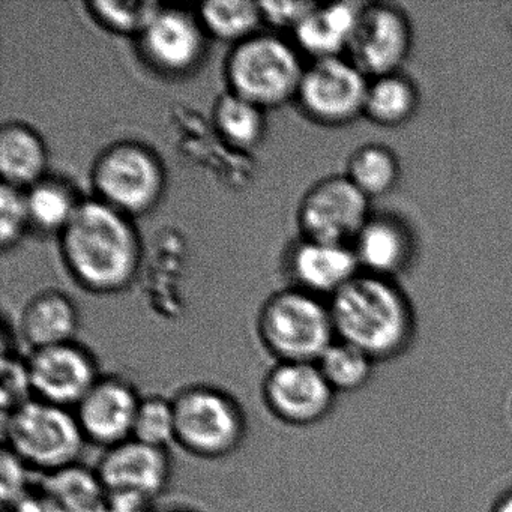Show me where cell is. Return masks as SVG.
<instances>
[{
    "mask_svg": "<svg viewBox=\"0 0 512 512\" xmlns=\"http://www.w3.org/2000/svg\"><path fill=\"white\" fill-rule=\"evenodd\" d=\"M58 238L68 274L88 292H122L139 274L142 239L133 218L95 197L82 200Z\"/></svg>",
    "mask_w": 512,
    "mask_h": 512,
    "instance_id": "1",
    "label": "cell"
},
{
    "mask_svg": "<svg viewBox=\"0 0 512 512\" xmlns=\"http://www.w3.org/2000/svg\"><path fill=\"white\" fill-rule=\"evenodd\" d=\"M328 302L337 340L367 353L376 364L395 361L413 346L415 310L394 278L359 272Z\"/></svg>",
    "mask_w": 512,
    "mask_h": 512,
    "instance_id": "2",
    "label": "cell"
},
{
    "mask_svg": "<svg viewBox=\"0 0 512 512\" xmlns=\"http://www.w3.org/2000/svg\"><path fill=\"white\" fill-rule=\"evenodd\" d=\"M175 443L191 457L218 461L244 445L248 419L235 395L211 383H190L172 397Z\"/></svg>",
    "mask_w": 512,
    "mask_h": 512,
    "instance_id": "3",
    "label": "cell"
},
{
    "mask_svg": "<svg viewBox=\"0 0 512 512\" xmlns=\"http://www.w3.org/2000/svg\"><path fill=\"white\" fill-rule=\"evenodd\" d=\"M256 329L275 362L317 364L337 341L329 302L295 286L278 290L263 302Z\"/></svg>",
    "mask_w": 512,
    "mask_h": 512,
    "instance_id": "4",
    "label": "cell"
},
{
    "mask_svg": "<svg viewBox=\"0 0 512 512\" xmlns=\"http://www.w3.org/2000/svg\"><path fill=\"white\" fill-rule=\"evenodd\" d=\"M305 67L295 43L260 31L232 46L224 62V79L227 91L268 112L296 100Z\"/></svg>",
    "mask_w": 512,
    "mask_h": 512,
    "instance_id": "5",
    "label": "cell"
},
{
    "mask_svg": "<svg viewBox=\"0 0 512 512\" xmlns=\"http://www.w3.org/2000/svg\"><path fill=\"white\" fill-rule=\"evenodd\" d=\"M4 433L5 448L40 476L80 463L88 445L74 410L37 398L5 413Z\"/></svg>",
    "mask_w": 512,
    "mask_h": 512,
    "instance_id": "6",
    "label": "cell"
},
{
    "mask_svg": "<svg viewBox=\"0 0 512 512\" xmlns=\"http://www.w3.org/2000/svg\"><path fill=\"white\" fill-rule=\"evenodd\" d=\"M91 184L95 199L134 220L160 205L167 185L166 167L145 143L121 140L95 157Z\"/></svg>",
    "mask_w": 512,
    "mask_h": 512,
    "instance_id": "7",
    "label": "cell"
},
{
    "mask_svg": "<svg viewBox=\"0 0 512 512\" xmlns=\"http://www.w3.org/2000/svg\"><path fill=\"white\" fill-rule=\"evenodd\" d=\"M260 398L269 415L292 428H310L334 412L337 394L317 364L274 362L263 376Z\"/></svg>",
    "mask_w": 512,
    "mask_h": 512,
    "instance_id": "8",
    "label": "cell"
},
{
    "mask_svg": "<svg viewBox=\"0 0 512 512\" xmlns=\"http://www.w3.org/2000/svg\"><path fill=\"white\" fill-rule=\"evenodd\" d=\"M368 82L370 79L344 56L311 61L295 101L314 124L341 127L364 116Z\"/></svg>",
    "mask_w": 512,
    "mask_h": 512,
    "instance_id": "9",
    "label": "cell"
},
{
    "mask_svg": "<svg viewBox=\"0 0 512 512\" xmlns=\"http://www.w3.org/2000/svg\"><path fill=\"white\" fill-rule=\"evenodd\" d=\"M371 215L370 199L346 175H334L308 188L298 224L302 238L352 245Z\"/></svg>",
    "mask_w": 512,
    "mask_h": 512,
    "instance_id": "10",
    "label": "cell"
},
{
    "mask_svg": "<svg viewBox=\"0 0 512 512\" xmlns=\"http://www.w3.org/2000/svg\"><path fill=\"white\" fill-rule=\"evenodd\" d=\"M208 38L197 13L163 5L136 38L137 53L158 76L182 79L202 67Z\"/></svg>",
    "mask_w": 512,
    "mask_h": 512,
    "instance_id": "11",
    "label": "cell"
},
{
    "mask_svg": "<svg viewBox=\"0 0 512 512\" xmlns=\"http://www.w3.org/2000/svg\"><path fill=\"white\" fill-rule=\"evenodd\" d=\"M413 29L406 11L389 2L362 5L347 58L368 77L401 71L412 50Z\"/></svg>",
    "mask_w": 512,
    "mask_h": 512,
    "instance_id": "12",
    "label": "cell"
},
{
    "mask_svg": "<svg viewBox=\"0 0 512 512\" xmlns=\"http://www.w3.org/2000/svg\"><path fill=\"white\" fill-rule=\"evenodd\" d=\"M26 362L34 398L65 409H76L103 376L97 356L76 340L34 350Z\"/></svg>",
    "mask_w": 512,
    "mask_h": 512,
    "instance_id": "13",
    "label": "cell"
},
{
    "mask_svg": "<svg viewBox=\"0 0 512 512\" xmlns=\"http://www.w3.org/2000/svg\"><path fill=\"white\" fill-rule=\"evenodd\" d=\"M140 398L130 380L118 374H103L74 409L88 445L106 451L133 439Z\"/></svg>",
    "mask_w": 512,
    "mask_h": 512,
    "instance_id": "14",
    "label": "cell"
},
{
    "mask_svg": "<svg viewBox=\"0 0 512 512\" xmlns=\"http://www.w3.org/2000/svg\"><path fill=\"white\" fill-rule=\"evenodd\" d=\"M107 493H130L157 500L172 482L169 449L136 439L106 449L95 466Z\"/></svg>",
    "mask_w": 512,
    "mask_h": 512,
    "instance_id": "15",
    "label": "cell"
},
{
    "mask_svg": "<svg viewBox=\"0 0 512 512\" xmlns=\"http://www.w3.org/2000/svg\"><path fill=\"white\" fill-rule=\"evenodd\" d=\"M286 265L295 287L329 299L361 272L352 245L307 238L290 248Z\"/></svg>",
    "mask_w": 512,
    "mask_h": 512,
    "instance_id": "16",
    "label": "cell"
},
{
    "mask_svg": "<svg viewBox=\"0 0 512 512\" xmlns=\"http://www.w3.org/2000/svg\"><path fill=\"white\" fill-rule=\"evenodd\" d=\"M361 272L394 278L412 262L415 239L397 215L373 214L352 242Z\"/></svg>",
    "mask_w": 512,
    "mask_h": 512,
    "instance_id": "17",
    "label": "cell"
},
{
    "mask_svg": "<svg viewBox=\"0 0 512 512\" xmlns=\"http://www.w3.org/2000/svg\"><path fill=\"white\" fill-rule=\"evenodd\" d=\"M362 5L359 2L317 4L293 31V43L311 61L347 53Z\"/></svg>",
    "mask_w": 512,
    "mask_h": 512,
    "instance_id": "18",
    "label": "cell"
},
{
    "mask_svg": "<svg viewBox=\"0 0 512 512\" xmlns=\"http://www.w3.org/2000/svg\"><path fill=\"white\" fill-rule=\"evenodd\" d=\"M79 326V310L73 299L59 290H44L23 307L19 332L34 352L76 340Z\"/></svg>",
    "mask_w": 512,
    "mask_h": 512,
    "instance_id": "19",
    "label": "cell"
},
{
    "mask_svg": "<svg viewBox=\"0 0 512 512\" xmlns=\"http://www.w3.org/2000/svg\"><path fill=\"white\" fill-rule=\"evenodd\" d=\"M49 151L41 134L23 122H5L0 128L2 184L26 190L47 175Z\"/></svg>",
    "mask_w": 512,
    "mask_h": 512,
    "instance_id": "20",
    "label": "cell"
},
{
    "mask_svg": "<svg viewBox=\"0 0 512 512\" xmlns=\"http://www.w3.org/2000/svg\"><path fill=\"white\" fill-rule=\"evenodd\" d=\"M37 493L49 512H104L107 490L97 470L82 463L41 476Z\"/></svg>",
    "mask_w": 512,
    "mask_h": 512,
    "instance_id": "21",
    "label": "cell"
},
{
    "mask_svg": "<svg viewBox=\"0 0 512 512\" xmlns=\"http://www.w3.org/2000/svg\"><path fill=\"white\" fill-rule=\"evenodd\" d=\"M31 230L58 235L68 226L83 199L76 187L61 176L46 175L25 190Z\"/></svg>",
    "mask_w": 512,
    "mask_h": 512,
    "instance_id": "22",
    "label": "cell"
},
{
    "mask_svg": "<svg viewBox=\"0 0 512 512\" xmlns=\"http://www.w3.org/2000/svg\"><path fill=\"white\" fill-rule=\"evenodd\" d=\"M416 83L401 71L373 77L368 82L364 116L382 127H400L418 112Z\"/></svg>",
    "mask_w": 512,
    "mask_h": 512,
    "instance_id": "23",
    "label": "cell"
},
{
    "mask_svg": "<svg viewBox=\"0 0 512 512\" xmlns=\"http://www.w3.org/2000/svg\"><path fill=\"white\" fill-rule=\"evenodd\" d=\"M212 121L218 136L232 148H256L265 139L266 110L233 92L226 91L215 101Z\"/></svg>",
    "mask_w": 512,
    "mask_h": 512,
    "instance_id": "24",
    "label": "cell"
},
{
    "mask_svg": "<svg viewBox=\"0 0 512 512\" xmlns=\"http://www.w3.org/2000/svg\"><path fill=\"white\" fill-rule=\"evenodd\" d=\"M196 13L209 38H217L232 46L262 31L259 2L217 0L200 5Z\"/></svg>",
    "mask_w": 512,
    "mask_h": 512,
    "instance_id": "25",
    "label": "cell"
},
{
    "mask_svg": "<svg viewBox=\"0 0 512 512\" xmlns=\"http://www.w3.org/2000/svg\"><path fill=\"white\" fill-rule=\"evenodd\" d=\"M400 175L397 155L380 143L359 146L347 161V178L370 200L391 193L397 187Z\"/></svg>",
    "mask_w": 512,
    "mask_h": 512,
    "instance_id": "26",
    "label": "cell"
},
{
    "mask_svg": "<svg viewBox=\"0 0 512 512\" xmlns=\"http://www.w3.org/2000/svg\"><path fill=\"white\" fill-rule=\"evenodd\" d=\"M376 362L352 344L337 340L317 361V367L335 394L361 391L373 379Z\"/></svg>",
    "mask_w": 512,
    "mask_h": 512,
    "instance_id": "27",
    "label": "cell"
},
{
    "mask_svg": "<svg viewBox=\"0 0 512 512\" xmlns=\"http://www.w3.org/2000/svg\"><path fill=\"white\" fill-rule=\"evenodd\" d=\"M86 8L92 19L106 31L137 38L148 28L163 4L149 0H92Z\"/></svg>",
    "mask_w": 512,
    "mask_h": 512,
    "instance_id": "28",
    "label": "cell"
},
{
    "mask_svg": "<svg viewBox=\"0 0 512 512\" xmlns=\"http://www.w3.org/2000/svg\"><path fill=\"white\" fill-rule=\"evenodd\" d=\"M133 439L155 448L169 449L175 443V409L172 397L142 395L134 421Z\"/></svg>",
    "mask_w": 512,
    "mask_h": 512,
    "instance_id": "29",
    "label": "cell"
},
{
    "mask_svg": "<svg viewBox=\"0 0 512 512\" xmlns=\"http://www.w3.org/2000/svg\"><path fill=\"white\" fill-rule=\"evenodd\" d=\"M31 230L25 190L2 184L0 187V247L8 251L16 247Z\"/></svg>",
    "mask_w": 512,
    "mask_h": 512,
    "instance_id": "30",
    "label": "cell"
},
{
    "mask_svg": "<svg viewBox=\"0 0 512 512\" xmlns=\"http://www.w3.org/2000/svg\"><path fill=\"white\" fill-rule=\"evenodd\" d=\"M0 461H2L0 464L2 466V500L5 508H10L32 493V470L5 446Z\"/></svg>",
    "mask_w": 512,
    "mask_h": 512,
    "instance_id": "31",
    "label": "cell"
},
{
    "mask_svg": "<svg viewBox=\"0 0 512 512\" xmlns=\"http://www.w3.org/2000/svg\"><path fill=\"white\" fill-rule=\"evenodd\" d=\"M31 379H29L28 362L26 359H4V385H2V401L5 413L22 406L32 400Z\"/></svg>",
    "mask_w": 512,
    "mask_h": 512,
    "instance_id": "32",
    "label": "cell"
},
{
    "mask_svg": "<svg viewBox=\"0 0 512 512\" xmlns=\"http://www.w3.org/2000/svg\"><path fill=\"white\" fill-rule=\"evenodd\" d=\"M316 5L317 2H280V0L259 2L263 23L274 29H290L292 32Z\"/></svg>",
    "mask_w": 512,
    "mask_h": 512,
    "instance_id": "33",
    "label": "cell"
},
{
    "mask_svg": "<svg viewBox=\"0 0 512 512\" xmlns=\"http://www.w3.org/2000/svg\"><path fill=\"white\" fill-rule=\"evenodd\" d=\"M155 500L130 493H107L104 512H155Z\"/></svg>",
    "mask_w": 512,
    "mask_h": 512,
    "instance_id": "34",
    "label": "cell"
},
{
    "mask_svg": "<svg viewBox=\"0 0 512 512\" xmlns=\"http://www.w3.org/2000/svg\"><path fill=\"white\" fill-rule=\"evenodd\" d=\"M7 512H49L47 511L46 505H44L43 500H41L40 494L34 493L32 491L31 494L25 497V499L17 502L16 505L10 506V508H5Z\"/></svg>",
    "mask_w": 512,
    "mask_h": 512,
    "instance_id": "35",
    "label": "cell"
},
{
    "mask_svg": "<svg viewBox=\"0 0 512 512\" xmlns=\"http://www.w3.org/2000/svg\"><path fill=\"white\" fill-rule=\"evenodd\" d=\"M488 512H512V485L494 497Z\"/></svg>",
    "mask_w": 512,
    "mask_h": 512,
    "instance_id": "36",
    "label": "cell"
},
{
    "mask_svg": "<svg viewBox=\"0 0 512 512\" xmlns=\"http://www.w3.org/2000/svg\"><path fill=\"white\" fill-rule=\"evenodd\" d=\"M163 512H199L196 511V509H188V508H173V509H167V511Z\"/></svg>",
    "mask_w": 512,
    "mask_h": 512,
    "instance_id": "37",
    "label": "cell"
},
{
    "mask_svg": "<svg viewBox=\"0 0 512 512\" xmlns=\"http://www.w3.org/2000/svg\"><path fill=\"white\" fill-rule=\"evenodd\" d=\"M509 412H511V419H512V400H511V410H509Z\"/></svg>",
    "mask_w": 512,
    "mask_h": 512,
    "instance_id": "38",
    "label": "cell"
},
{
    "mask_svg": "<svg viewBox=\"0 0 512 512\" xmlns=\"http://www.w3.org/2000/svg\"><path fill=\"white\" fill-rule=\"evenodd\" d=\"M5 512H7V511H5Z\"/></svg>",
    "mask_w": 512,
    "mask_h": 512,
    "instance_id": "39",
    "label": "cell"
}]
</instances>
